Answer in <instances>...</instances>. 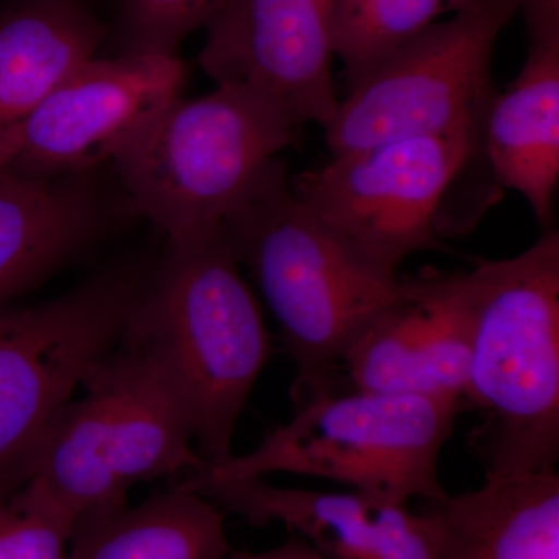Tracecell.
<instances>
[{"instance_id": "obj_23", "label": "cell", "mask_w": 559, "mask_h": 559, "mask_svg": "<svg viewBox=\"0 0 559 559\" xmlns=\"http://www.w3.org/2000/svg\"><path fill=\"white\" fill-rule=\"evenodd\" d=\"M226 559H326L319 551L312 549L310 544L299 538L286 540L282 546L274 547L271 550L257 551H234Z\"/></svg>"}, {"instance_id": "obj_15", "label": "cell", "mask_w": 559, "mask_h": 559, "mask_svg": "<svg viewBox=\"0 0 559 559\" xmlns=\"http://www.w3.org/2000/svg\"><path fill=\"white\" fill-rule=\"evenodd\" d=\"M480 151L496 182L518 191L554 229L559 182V43L528 44L527 58L485 114Z\"/></svg>"}, {"instance_id": "obj_20", "label": "cell", "mask_w": 559, "mask_h": 559, "mask_svg": "<svg viewBox=\"0 0 559 559\" xmlns=\"http://www.w3.org/2000/svg\"><path fill=\"white\" fill-rule=\"evenodd\" d=\"M75 520L32 481L0 495V559H69Z\"/></svg>"}, {"instance_id": "obj_4", "label": "cell", "mask_w": 559, "mask_h": 559, "mask_svg": "<svg viewBox=\"0 0 559 559\" xmlns=\"http://www.w3.org/2000/svg\"><path fill=\"white\" fill-rule=\"evenodd\" d=\"M130 326L156 345L178 381L201 459L229 457L271 336L223 230L168 242Z\"/></svg>"}, {"instance_id": "obj_8", "label": "cell", "mask_w": 559, "mask_h": 559, "mask_svg": "<svg viewBox=\"0 0 559 559\" xmlns=\"http://www.w3.org/2000/svg\"><path fill=\"white\" fill-rule=\"evenodd\" d=\"M146 282L109 272L33 307H0V495L44 430L119 344Z\"/></svg>"}, {"instance_id": "obj_12", "label": "cell", "mask_w": 559, "mask_h": 559, "mask_svg": "<svg viewBox=\"0 0 559 559\" xmlns=\"http://www.w3.org/2000/svg\"><path fill=\"white\" fill-rule=\"evenodd\" d=\"M471 345L473 323L463 274L429 270L401 278L399 296L348 345L340 390L465 403Z\"/></svg>"}, {"instance_id": "obj_9", "label": "cell", "mask_w": 559, "mask_h": 559, "mask_svg": "<svg viewBox=\"0 0 559 559\" xmlns=\"http://www.w3.org/2000/svg\"><path fill=\"white\" fill-rule=\"evenodd\" d=\"M480 138L462 131L348 151L289 179L290 189L362 259L399 275L414 253L444 250L441 205Z\"/></svg>"}, {"instance_id": "obj_3", "label": "cell", "mask_w": 559, "mask_h": 559, "mask_svg": "<svg viewBox=\"0 0 559 559\" xmlns=\"http://www.w3.org/2000/svg\"><path fill=\"white\" fill-rule=\"evenodd\" d=\"M465 277L473 345L468 447L485 474H539L559 462V234Z\"/></svg>"}, {"instance_id": "obj_13", "label": "cell", "mask_w": 559, "mask_h": 559, "mask_svg": "<svg viewBox=\"0 0 559 559\" xmlns=\"http://www.w3.org/2000/svg\"><path fill=\"white\" fill-rule=\"evenodd\" d=\"M250 525L280 524L326 559H439L425 511L359 491L282 488L261 477L180 479Z\"/></svg>"}, {"instance_id": "obj_1", "label": "cell", "mask_w": 559, "mask_h": 559, "mask_svg": "<svg viewBox=\"0 0 559 559\" xmlns=\"http://www.w3.org/2000/svg\"><path fill=\"white\" fill-rule=\"evenodd\" d=\"M80 390L51 419L17 477L75 522L123 506L140 481L182 479L205 465L178 381L156 345L130 323Z\"/></svg>"}, {"instance_id": "obj_7", "label": "cell", "mask_w": 559, "mask_h": 559, "mask_svg": "<svg viewBox=\"0 0 559 559\" xmlns=\"http://www.w3.org/2000/svg\"><path fill=\"white\" fill-rule=\"evenodd\" d=\"M520 0H473L349 86L325 130L331 156L395 140L481 132L492 55Z\"/></svg>"}, {"instance_id": "obj_18", "label": "cell", "mask_w": 559, "mask_h": 559, "mask_svg": "<svg viewBox=\"0 0 559 559\" xmlns=\"http://www.w3.org/2000/svg\"><path fill=\"white\" fill-rule=\"evenodd\" d=\"M230 551L223 511L178 480L138 506L80 518L69 559H226Z\"/></svg>"}, {"instance_id": "obj_17", "label": "cell", "mask_w": 559, "mask_h": 559, "mask_svg": "<svg viewBox=\"0 0 559 559\" xmlns=\"http://www.w3.org/2000/svg\"><path fill=\"white\" fill-rule=\"evenodd\" d=\"M100 21L76 0H27L0 17V167L14 135L69 73L97 57Z\"/></svg>"}, {"instance_id": "obj_16", "label": "cell", "mask_w": 559, "mask_h": 559, "mask_svg": "<svg viewBox=\"0 0 559 559\" xmlns=\"http://www.w3.org/2000/svg\"><path fill=\"white\" fill-rule=\"evenodd\" d=\"M439 559H559V474H485L425 507Z\"/></svg>"}, {"instance_id": "obj_22", "label": "cell", "mask_w": 559, "mask_h": 559, "mask_svg": "<svg viewBox=\"0 0 559 559\" xmlns=\"http://www.w3.org/2000/svg\"><path fill=\"white\" fill-rule=\"evenodd\" d=\"M528 43H559V0H520Z\"/></svg>"}, {"instance_id": "obj_14", "label": "cell", "mask_w": 559, "mask_h": 559, "mask_svg": "<svg viewBox=\"0 0 559 559\" xmlns=\"http://www.w3.org/2000/svg\"><path fill=\"white\" fill-rule=\"evenodd\" d=\"M106 216L90 175L36 178L0 167V307L79 255Z\"/></svg>"}, {"instance_id": "obj_5", "label": "cell", "mask_w": 559, "mask_h": 559, "mask_svg": "<svg viewBox=\"0 0 559 559\" xmlns=\"http://www.w3.org/2000/svg\"><path fill=\"white\" fill-rule=\"evenodd\" d=\"M301 127L237 84L162 108L112 159L132 205L180 242L223 230Z\"/></svg>"}, {"instance_id": "obj_2", "label": "cell", "mask_w": 559, "mask_h": 559, "mask_svg": "<svg viewBox=\"0 0 559 559\" xmlns=\"http://www.w3.org/2000/svg\"><path fill=\"white\" fill-rule=\"evenodd\" d=\"M277 320L294 406L340 390L348 345L399 296L400 275L362 259L290 189L282 159L223 226Z\"/></svg>"}, {"instance_id": "obj_11", "label": "cell", "mask_w": 559, "mask_h": 559, "mask_svg": "<svg viewBox=\"0 0 559 559\" xmlns=\"http://www.w3.org/2000/svg\"><path fill=\"white\" fill-rule=\"evenodd\" d=\"M334 0H226L205 25L202 70L282 106L300 127L326 128L340 98L333 81Z\"/></svg>"}, {"instance_id": "obj_24", "label": "cell", "mask_w": 559, "mask_h": 559, "mask_svg": "<svg viewBox=\"0 0 559 559\" xmlns=\"http://www.w3.org/2000/svg\"><path fill=\"white\" fill-rule=\"evenodd\" d=\"M336 2V17L340 14L348 13V11L358 9V7L364 5V3L369 2V0H334Z\"/></svg>"}, {"instance_id": "obj_19", "label": "cell", "mask_w": 559, "mask_h": 559, "mask_svg": "<svg viewBox=\"0 0 559 559\" xmlns=\"http://www.w3.org/2000/svg\"><path fill=\"white\" fill-rule=\"evenodd\" d=\"M473 0H369L334 21V57L349 86L447 14Z\"/></svg>"}, {"instance_id": "obj_6", "label": "cell", "mask_w": 559, "mask_h": 559, "mask_svg": "<svg viewBox=\"0 0 559 559\" xmlns=\"http://www.w3.org/2000/svg\"><path fill=\"white\" fill-rule=\"evenodd\" d=\"M465 409L463 401L409 393H325L294 406L293 418L255 450L205 463L197 473L212 479L294 474L393 502H439L448 496L441 452Z\"/></svg>"}, {"instance_id": "obj_10", "label": "cell", "mask_w": 559, "mask_h": 559, "mask_svg": "<svg viewBox=\"0 0 559 559\" xmlns=\"http://www.w3.org/2000/svg\"><path fill=\"white\" fill-rule=\"evenodd\" d=\"M183 80L178 55L123 51L116 58H91L22 124L2 167L36 178L87 175L102 162H112L180 97Z\"/></svg>"}, {"instance_id": "obj_21", "label": "cell", "mask_w": 559, "mask_h": 559, "mask_svg": "<svg viewBox=\"0 0 559 559\" xmlns=\"http://www.w3.org/2000/svg\"><path fill=\"white\" fill-rule=\"evenodd\" d=\"M226 0H123L124 51L178 55L183 39L205 27Z\"/></svg>"}]
</instances>
